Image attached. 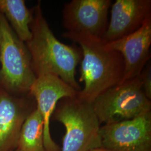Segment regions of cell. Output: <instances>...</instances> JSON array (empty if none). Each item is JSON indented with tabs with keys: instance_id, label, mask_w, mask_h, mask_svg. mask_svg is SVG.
I'll return each mask as SVG.
<instances>
[{
	"instance_id": "8992f818",
	"label": "cell",
	"mask_w": 151,
	"mask_h": 151,
	"mask_svg": "<svg viewBox=\"0 0 151 151\" xmlns=\"http://www.w3.org/2000/svg\"><path fill=\"white\" fill-rule=\"evenodd\" d=\"M102 147L111 151H151V111L100 127Z\"/></svg>"
},
{
	"instance_id": "3957f363",
	"label": "cell",
	"mask_w": 151,
	"mask_h": 151,
	"mask_svg": "<svg viewBox=\"0 0 151 151\" xmlns=\"http://www.w3.org/2000/svg\"><path fill=\"white\" fill-rule=\"evenodd\" d=\"M52 118L65 126V134L60 151H90L102 147L100 123L92 103L79 97L63 98Z\"/></svg>"
},
{
	"instance_id": "52a82bcc",
	"label": "cell",
	"mask_w": 151,
	"mask_h": 151,
	"mask_svg": "<svg viewBox=\"0 0 151 151\" xmlns=\"http://www.w3.org/2000/svg\"><path fill=\"white\" fill-rule=\"evenodd\" d=\"M111 4L110 0H73L65 4L63 24L67 32L102 39Z\"/></svg>"
},
{
	"instance_id": "ba28073f",
	"label": "cell",
	"mask_w": 151,
	"mask_h": 151,
	"mask_svg": "<svg viewBox=\"0 0 151 151\" xmlns=\"http://www.w3.org/2000/svg\"><path fill=\"white\" fill-rule=\"evenodd\" d=\"M77 91L53 75H45L36 77L29 91L35 100L37 108L44 122V144L45 151H60L61 148L53 139L50 122L60 100L63 98L75 96Z\"/></svg>"
},
{
	"instance_id": "5b68a950",
	"label": "cell",
	"mask_w": 151,
	"mask_h": 151,
	"mask_svg": "<svg viewBox=\"0 0 151 151\" xmlns=\"http://www.w3.org/2000/svg\"><path fill=\"white\" fill-rule=\"evenodd\" d=\"M100 124L133 119L151 111V102L144 93L139 76L109 88L92 103Z\"/></svg>"
},
{
	"instance_id": "6da1fadb",
	"label": "cell",
	"mask_w": 151,
	"mask_h": 151,
	"mask_svg": "<svg viewBox=\"0 0 151 151\" xmlns=\"http://www.w3.org/2000/svg\"><path fill=\"white\" fill-rule=\"evenodd\" d=\"M30 24L32 38L26 45L31 56L36 77L53 75L59 77L76 91L81 90L76 80V68L81 60L78 49L62 43L54 36L44 17L41 3L32 8Z\"/></svg>"
},
{
	"instance_id": "30bf717a",
	"label": "cell",
	"mask_w": 151,
	"mask_h": 151,
	"mask_svg": "<svg viewBox=\"0 0 151 151\" xmlns=\"http://www.w3.org/2000/svg\"><path fill=\"white\" fill-rule=\"evenodd\" d=\"M105 43L107 48L118 52L123 58L124 76L120 83L140 75L150 58L151 15L135 32Z\"/></svg>"
},
{
	"instance_id": "4fadbf2b",
	"label": "cell",
	"mask_w": 151,
	"mask_h": 151,
	"mask_svg": "<svg viewBox=\"0 0 151 151\" xmlns=\"http://www.w3.org/2000/svg\"><path fill=\"white\" fill-rule=\"evenodd\" d=\"M21 151H45L43 117L36 108L22 125L17 148Z\"/></svg>"
},
{
	"instance_id": "2e32d148",
	"label": "cell",
	"mask_w": 151,
	"mask_h": 151,
	"mask_svg": "<svg viewBox=\"0 0 151 151\" xmlns=\"http://www.w3.org/2000/svg\"><path fill=\"white\" fill-rule=\"evenodd\" d=\"M14 151H21L20 150H18V149H16L15 150H14Z\"/></svg>"
},
{
	"instance_id": "277c9868",
	"label": "cell",
	"mask_w": 151,
	"mask_h": 151,
	"mask_svg": "<svg viewBox=\"0 0 151 151\" xmlns=\"http://www.w3.org/2000/svg\"><path fill=\"white\" fill-rule=\"evenodd\" d=\"M0 87L11 94H29L36 79L26 44L17 37L0 12Z\"/></svg>"
},
{
	"instance_id": "7a4b0ae2",
	"label": "cell",
	"mask_w": 151,
	"mask_h": 151,
	"mask_svg": "<svg viewBox=\"0 0 151 151\" xmlns=\"http://www.w3.org/2000/svg\"><path fill=\"white\" fill-rule=\"evenodd\" d=\"M63 37L78 44L82 50L80 81L85 86L77 92L79 97L93 103L104 92L121 83L124 62L118 52L107 48L101 39L67 32Z\"/></svg>"
},
{
	"instance_id": "7c38bea8",
	"label": "cell",
	"mask_w": 151,
	"mask_h": 151,
	"mask_svg": "<svg viewBox=\"0 0 151 151\" xmlns=\"http://www.w3.org/2000/svg\"><path fill=\"white\" fill-rule=\"evenodd\" d=\"M0 12L22 41L27 43L31 39L33 11L27 9L24 0H0Z\"/></svg>"
},
{
	"instance_id": "9c48e42d",
	"label": "cell",
	"mask_w": 151,
	"mask_h": 151,
	"mask_svg": "<svg viewBox=\"0 0 151 151\" xmlns=\"http://www.w3.org/2000/svg\"><path fill=\"white\" fill-rule=\"evenodd\" d=\"M36 108L29 94L15 95L0 87V151L16 150L22 125Z\"/></svg>"
},
{
	"instance_id": "8fae6325",
	"label": "cell",
	"mask_w": 151,
	"mask_h": 151,
	"mask_svg": "<svg viewBox=\"0 0 151 151\" xmlns=\"http://www.w3.org/2000/svg\"><path fill=\"white\" fill-rule=\"evenodd\" d=\"M150 15L151 0H116L111 6L110 21L102 40L108 43L135 32Z\"/></svg>"
},
{
	"instance_id": "9a60e30c",
	"label": "cell",
	"mask_w": 151,
	"mask_h": 151,
	"mask_svg": "<svg viewBox=\"0 0 151 151\" xmlns=\"http://www.w3.org/2000/svg\"><path fill=\"white\" fill-rule=\"evenodd\" d=\"M90 151H111L110 150H106L105 148H104L103 147H100V148H95L93 150H92Z\"/></svg>"
},
{
	"instance_id": "5bb4252c",
	"label": "cell",
	"mask_w": 151,
	"mask_h": 151,
	"mask_svg": "<svg viewBox=\"0 0 151 151\" xmlns=\"http://www.w3.org/2000/svg\"><path fill=\"white\" fill-rule=\"evenodd\" d=\"M142 87L146 97L151 99V66L148 64L141 73Z\"/></svg>"
}]
</instances>
